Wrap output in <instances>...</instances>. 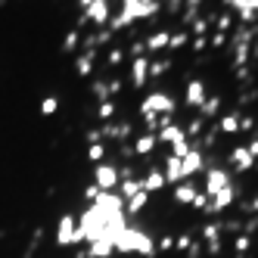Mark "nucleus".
Returning <instances> with one entry per match:
<instances>
[{"mask_svg":"<svg viewBox=\"0 0 258 258\" xmlns=\"http://www.w3.org/2000/svg\"><path fill=\"white\" fill-rule=\"evenodd\" d=\"M187 44V31H178V34H168V50H181Z\"/></svg>","mask_w":258,"mask_h":258,"instance_id":"25","label":"nucleus"},{"mask_svg":"<svg viewBox=\"0 0 258 258\" xmlns=\"http://www.w3.org/2000/svg\"><path fill=\"white\" fill-rule=\"evenodd\" d=\"M178 109V103H174L168 93H149V97L140 103V112L143 115H171Z\"/></svg>","mask_w":258,"mask_h":258,"instance_id":"3","label":"nucleus"},{"mask_svg":"<svg viewBox=\"0 0 258 258\" xmlns=\"http://www.w3.org/2000/svg\"><path fill=\"white\" fill-rule=\"evenodd\" d=\"M100 193H103V190H97V187L90 184L87 190H84V199H87V202H97V196H100Z\"/></svg>","mask_w":258,"mask_h":258,"instance_id":"34","label":"nucleus"},{"mask_svg":"<svg viewBox=\"0 0 258 258\" xmlns=\"http://www.w3.org/2000/svg\"><path fill=\"white\" fill-rule=\"evenodd\" d=\"M249 208H252V212H258V196L252 199V205H249Z\"/></svg>","mask_w":258,"mask_h":258,"instance_id":"44","label":"nucleus"},{"mask_svg":"<svg viewBox=\"0 0 258 258\" xmlns=\"http://www.w3.org/2000/svg\"><path fill=\"white\" fill-rule=\"evenodd\" d=\"M224 3H227L230 9H237V13H240V9H243V3H246V0H224Z\"/></svg>","mask_w":258,"mask_h":258,"instance_id":"40","label":"nucleus"},{"mask_svg":"<svg viewBox=\"0 0 258 258\" xmlns=\"http://www.w3.org/2000/svg\"><path fill=\"white\" fill-rule=\"evenodd\" d=\"M84 16L93 22V25H106V22L112 19V16H109V0H97V3L84 6Z\"/></svg>","mask_w":258,"mask_h":258,"instance_id":"9","label":"nucleus"},{"mask_svg":"<svg viewBox=\"0 0 258 258\" xmlns=\"http://www.w3.org/2000/svg\"><path fill=\"white\" fill-rule=\"evenodd\" d=\"M218 230H221V224H205V227H202V237H205L208 243H218Z\"/></svg>","mask_w":258,"mask_h":258,"instance_id":"29","label":"nucleus"},{"mask_svg":"<svg viewBox=\"0 0 258 258\" xmlns=\"http://www.w3.org/2000/svg\"><path fill=\"white\" fill-rule=\"evenodd\" d=\"M255 13H258V0H246L243 9H240V19L246 22V25H249V22L255 19Z\"/></svg>","mask_w":258,"mask_h":258,"instance_id":"23","label":"nucleus"},{"mask_svg":"<svg viewBox=\"0 0 258 258\" xmlns=\"http://www.w3.org/2000/svg\"><path fill=\"white\" fill-rule=\"evenodd\" d=\"M93 187L103 193H115V187H119V168L115 165H97L93 168Z\"/></svg>","mask_w":258,"mask_h":258,"instance_id":"4","label":"nucleus"},{"mask_svg":"<svg viewBox=\"0 0 258 258\" xmlns=\"http://www.w3.org/2000/svg\"><path fill=\"white\" fill-rule=\"evenodd\" d=\"M119 187H122V199H125V202H128V199H131L134 193H140V178H122L119 181Z\"/></svg>","mask_w":258,"mask_h":258,"instance_id":"20","label":"nucleus"},{"mask_svg":"<svg viewBox=\"0 0 258 258\" xmlns=\"http://www.w3.org/2000/svg\"><path fill=\"white\" fill-rule=\"evenodd\" d=\"M190 205H193V208H202V212H205V208H208V196H205V193H196V199H193Z\"/></svg>","mask_w":258,"mask_h":258,"instance_id":"31","label":"nucleus"},{"mask_svg":"<svg viewBox=\"0 0 258 258\" xmlns=\"http://www.w3.org/2000/svg\"><path fill=\"white\" fill-rule=\"evenodd\" d=\"M230 165L237 171H249L255 165V159L249 156V149H246V146H237V149H230Z\"/></svg>","mask_w":258,"mask_h":258,"instance_id":"12","label":"nucleus"},{"mask_svg":"<svg viewBox=\"0 0 258 258\" xmlns=\"http://www.w3.org/2000/svg\"><path fill=\"white\" fill-rule=\"evenodd\" d=\"M174 246H178V249L184 252V249H190V246H193V240H190V237H187V233H181V237H178V240H174Z\"/></svg>","mask_w":258,"mask_h":258,"instance_id":"32","label":"nucleus"},{"mask_svg":"<svg viewBox=\"0 0 258 258\" xmlns=\"http://www.w3.org/2000/svg\"><path fill=\"white\" fill-rule=\"evenodd\" d=\"M233 199H237V187H224V190H221V193H215L212 199H208V208H205V212H224V208L233 202Z\"/></svg>","mask_w":258,"mask_h":258,"instance_id":"8","label":"nucleus"},{"mask_svg":"<svg viewBox=\"0 0 258 258\" xmlns=\"http://www.w3.org/2000/svg\"><path fill=\"white\" fill-rule=\"evenodd\" d=\"M168 72V60H159V63H149V78H159Z\"/></svg>","mask_w":258,"mask_h":258,"instance_id":"27","label":"nucleus"},{"mask_svg":"<svg viewBox=\"0 0 258 258\" xmlns=\"http://www.w3.org/2000/svg\"><path fill=\"white\" fill-rule=\"evenodd\" d=\"M187 6H190V16L196 13V6H199V0H187Z\"/></svg>","mask_w":258,"mask_h":258,"instance_id":"43","label":"nucleus"},{"mask_svg":"<svg viewBox=\"0 0 258 258\" xmlns=\"http://www.w3.org/2000/svg\"><path fill=\"white\" fill-rule=\"evenodd\" d=\"M75 44H78V34L72 31V34H68V38H65V44H63V47H65V50H72V47H75Z\"/></svg>","mask_w":258,"mask_h":258,"instance_id":"38","label":"nucleus"},{"mask_svg":"<svg viewBox=\"0 0 258 258\" xmlns=\"http://www.w3.org/2000/svg\"><path fill=\"white\" fill-rule=\"evenodd\" d=\"M112 115H115V103L112 100H103L100 103V119H112Z\"/></svg>","mask_w":258,"mask_h":258,"instance_id":"30","label":"nucleus"},{"mask_svg":"<svg viewBox=\"0 0 258 258\" xmlns=\"http://www.w3.org/2000/svg\"><path fill=\"white\" fill-rule=\"evenodd\" d=\"M205 97H208V93H205V84H202V81H190V84H187V93H184V100H187V106H193V109H199V106H202V103H205Z\"/></svg>","mask_w":258,"mask_h":258,"instance_id":"11","label":"nucleus"},{"mask_svg":"<svg viewBox=\"0 0 258 258\" xmlns=\"http://www.w3.org/2000/svg\"><path fill=\"white\" fill-rule=\"evenodd\" d=\"M184 134H187V140H190V137H199V134H202V119H196V122H190V125H187V128H184Z\"/></svg>","mask_w":258,"mask_h":258,"instance_id":"28","label":"nucleus"},{"mask_svg":"<svg viewBox=\"0 0 258 258\" xmlns=\"http://www.w3.org/2000/svg\"><path fill=\"white\" fill-rule=\"evenodd\" d=\"M218 28H221V34H224V31L230 28V16H221V19H218Z\"/></svg>","mask_w":258,"mask_h":258,"instance_id":"39","label":"nucleus"},{"mask_svg":"<svg viewBox=\"0 0 258 258\" xmlns=\"http://www.w3.org/2000/svg\"><path fill=\"white\" fill-rule=\"evenodd\" d=\"M156 143H159L156 134L149 131V134H143V137H137V140H134V149H131V152H137V156H149V152L156 149Z\"/></svg>","mask_w":258,"mask_h":258,"instance_id":"16","label":"nucleus"},{"mask_svg":"<svg viewBox=\"0 0 258 258\" xmlns=\"http://www.w3.org/2000/svg\"><path fill=\"white\" fill-rule=\"evenodd\" d=\"M174 199H178V202H187V205H190L193 199H196V187H193L190 181L178 184V187H174Z\"/></svg>","mask_w":258,"mask_h":258,"instance_id":"18","label":"nucleus"},{"mask_svg":"<svg viewBox=\"0 0 258 258\" xmlns=\"http://www.w3.org/2000/svg\"><path fill=\"white\" fill-rule=\"evenodd\" d=\"M193 31L199 34V38H202V34L208 31V22H205V19H196V22H193Z\"/></svg>","mask_w":258,"mask_h":258,"instance_id":"33","label":"nucleus"},{"mask_svg":"<svg viewBox=\"0 0 258 258\" xmlns=\"http://www.w3.org/2000/svg\"><path fill=\"white\" fill-rule=\"evenodd\" d=\"M255 128V119H249V115H243L240 119V131H252Z\"/></svg>","mask_w":258,"mask_h":258,"instance_id":"35","label":"nucleus"},{"mask_svg":"<svg viewBox=\"0 0 258 258\" xmlns=\"http://www.w3.org/2000/svg\"><path fill=\"white\" fill-rule=\"evenodd\" d=\"M218 109H221V97H205V103L199 106V119H212V115H218Z\"/></svg>","mask_w":258,"mask_h":258,"instance_id":"19","label":"nucleus"},{"mask_svg":"<svg viewBox=\"0 0 258 258\" xmlns=\"http://www.w3.org/2000/svg\"><path fill=\"white\" fill-rule=\"evenodd\" d=\"M109 63H112V65L122 63V50H109Z\"/></svg>","mask_w":258,"mask_h":258,"instance_id":"42","label":"nucleus"},{"mask_svg":"<svg viewBox=\"0 0 258 258\" xmlns=\"http://www.w3.org/2000/svg\"><path fill=\"white\" fill-rule=\"evenodd\" d=\"M159 13V0H122V13L109 19V28H128V25H134L137 19H149V16H156Z\"/></svg>","mask_w":258,"mask_h":258,"instance_id":"1","label":"nucleus"},{"mask_svg":"<svg viewBox=\"0 0 258 258\" xmlns=\"http://www.w3.org/2000/svg\"><path fill=\"white\" fill-rule=\"evenodd\" d=\"M146 81H149V60L146 56H134V63H131V84L143 87Z\"/></svg>","mask_w":258,"mask_h":258,"instance_id":"10","label":"nucleus"},{"mask_svg":"<svg viewBox=\"0 0 258 258\" xmlns=\"http://www.w3.org/2000/svg\"><path fill=\"white\" fill-rule=\"evenodd\" d=\"M162 187H165V174L162 171H149L146 178H140V190L143 193H159Z\"/></svg>","mask_w":258,"mask_h":258,"instance_id":"14","label":"nucleus"},{"mask_svg":"<svg viewBox=\"0 0 258 258\" xmlns=\"http://www.w3.org/2000/svg\"><path fill=\"white\" fill-rule=\"evenodd\" d=\"M218 128H221L224 134H237V131H240V115H224V119L218 122Z\"/></svg>","mask_w":258,"mask_h":258,"instance_id":"22","label":"nucleus"},{"mask_svg":"<svg viewBox=\"0 0 258 258\" xmlns=\"http://www.w3.org/2000/svg\"><path fill=\"white\" fill-rule=\"evenodd\" d=\"M56 109H60V100H56V97H44L41 100V112L44 115H53Z\"/></svg>","mask_w":258,"mask_h":258,"instance_id":"26","label":"nucleus"},{"mask_svg":"<svg viewBox=\"0 0 258 258\" xmlns=\"http://www.w3.org/2000/svg\"><path fill=\"white\" fill-rule=\"evenodd\" d=\"M112 249H115V252H125V255L137 252V255H146V258H149V255H156V243H152V237H146L143 230H137V227L128 224L119 237H115Z\"/></svg>","mask_w":258,"mask_h":258,"instance_id":"2","label":"nucleus"},{"mask_svg":"<svg viewBox=\"0 0 258 258\" xmlns=\"http://www.w3.org/2000/svg\"><path fill=\"white\" fill-rule=\"evenodd\" d=\"M87 159L97 162V165H103V159H106V146H103V143H90L87 146Z\"/></svg>","mask_w":258,"mask_h":258,"instance_id":"24","label":"nucleus"},{"mask_svg":"<svg viewBox=\"0 0 258 258\" xmlns=\"http://www.w3.org/2000/svg\"><path fill=\"white\" fill-rule=\"evenodd\" d=\"M78 3H84V6H90V3H97V0H78Z\"/></svg>","mask_w":258,"mask_h":258,"instance_id":"45","label":"nucleus"},{"mask_svg":"<svg viewBox=\"0 0 258 258\" xmlns=\"http://www.w3.org/2000/svg\"><path fill=\"white\" fill-rule=\"evenodd\" d=\"M181 165H184V181H190L193 174H199V171L205 168V159H202V152H199V149L190 146V152L181 159Z\"/></svg>","mask_w":258,"mask_h":258,"instance_id":"7","label":"nucleus"},{"mask_svg":"<svg viewBox=\"0 0 258 258\" xmlns=\"http://www.w3.org/2000/svg\"><path fill=\"white\" fill-rule=\"evenodd\" d=\"M143 47L149 53H159V50H168V31H156V34H149V38L143 41Z\"/></svg>","mask_w":258,"mask_h":258,"instance_id":"17","label":"nucleus"},{"mask_svg":"<svg viewBox=\"0 0 258 258\" xmlns=\"http://www.w3.org/2000/svg\"><path fill=\"white\" fill-rule=\"evenodd\" d=\"M255 56H258V38H255Z\"/></svg>","mask_w":258,"mask_h":258,"instance_id":"46","label":"nucleus"},{"mask_svg":"<svg viewBox=\"0 0 258 258\" xmlns=\"http://www.w3.org/2000/svg\"><path fill=\"white\" fill-rule=\"evenodd\" d=\"M146 202H149V193H143V190L134 193V196L125 202V215H140V212L146 208Z\"/></svg>","mask_w":258,"mask_h":258,"instance_id":"15","label":"nucleus"},{"mask_svg":"<svg viewBox=\"0 0 258 258\" xmlns=\"http://www.w3.org/2000/svg\"><path fill=\"white\" fill-rule=\"evenodd\" d=\"M224 187H230V174L224 168H208L205 171V196L212 199L215 193H221Z\"/></svg>","mask_w":258,"mask_h":258,"instance_id":"5","label":"nucleus"},{"mask_svg":"<svg viewBox=\"0 0 258 258\" xmlns=\"http://www.w3.org/2000/svg\"><path fill=\"white\" fill-rule=\"evenodd\" d=\"M171 246H174V240H171V237H162V243H159V249H162V252L171 249Z\"/></svg>","mask_w":258,"mask_h":258,"instance_id":"41","label":"nucleus"},{"mask_svg":"<svg viewBox=\"0 0 258 258\" xmlns=\"http://www.w3.org/2000/svg\"><path fill=\"white\" fill-rule=\"evenodd\" d=\"M246 249H249V237H240V240H237V252L243 255Z\"/></svg>","mask_w":258,"mask_h":258,"instance_id":"36","label":"nucleus"},{"mask_svg":"<svg viewBox=\"0 0 258 258\" xmlns=\"http://www.w3.org/2000/svg\"><path fill=\"white\" fill-rule=\"evenodd\" d=\"M75 227H78V218L75 215H63L60 224H56V243L60 246H75Z\"/></svg>","mask_w":258,"mask_h":258,"instance_id":"6","label":"nucleus"},{"mask_svg":"<svg viewBox=\"0 0 258 258\" xmlns=\"http://www.w3.org/2000/svg\"><path fill=\"white\" fill-rule=\"evenodd\" d=\"M246 149H249V156H252V159L258 162V137H255V140H252V143H249V146H246Z\"/></svg>","mask_w":258,"mask_h":258,"instance_id":"37","label":"nucleus"},{"mask_svg":"<svg viewBox=\"0 0 258 258\" xmlns=\"http://www.w3.org/2000/svg\"><path fill=\"white\" fill-rule=\"evenodd\" d=\"M165 184H184V165H181V159H174V156H168V162H165Z\"/></svg>","mask_w":258,"mask_h":258,"instance_id":"13","label":"nucleus"},{"mask_svg":"<svg viewBox=\"0 0 258 258\" xmlns=\"http://www.w3.org/2000/svg\"><path fill=\"white\" fill-rule=\"evenodd\" d=\"M75 72H78L81 78H87V75L93 72V50H87L84 56H78V63H75Z\"/></svg>","mask_w":258,"mask_h":258,"instance_id":"21","label":"nucleus"}]
</instances>
